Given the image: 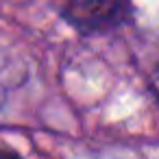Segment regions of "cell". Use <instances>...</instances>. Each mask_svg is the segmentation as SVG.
<instances>
[{
	"label": "cell",
	"mask_w": 159,
	"mask_h": 159,
	"mask_svg": "<svg viewBox=\"0 0 159 159\" xmlns=\"http://www.w3.org/2000/svg\"><path fill=\"white\" fill-rule=\"evenodd\" d=\"M133 16V0H63L61 18L81 35L113 31Z\"/></svg>",
	"instance_id": "cell-1"
},
{
	"label": "cell",
	"mask_w": 159,
	"mask_h": 159,
	"mask_svg": "<svg viewBox=\"0 0 159 159\" xmlns=\"http://www.w3.org/2000/svg\"><path fill=\"white\" fill-rule=\"evenodd\" d=\"M0 159H24L16 148L7 146V144H0Z\"/></svg>",
	"instance_id": "cell-2"
}]
</instances>
